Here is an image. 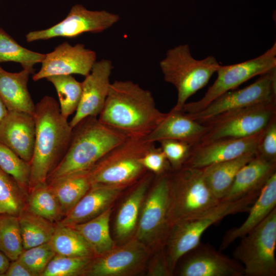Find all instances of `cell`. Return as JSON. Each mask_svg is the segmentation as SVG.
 Masks as SVG:
<instances>
[{
  "instance_id": "1",
  "label": "cell",
  "mask_w": 276,
  "mask_h": 276,
  "mask_svg": "<svg viewBox=\"0 0 276 276\" xmlns=\"http://www.w3.org/2000/svg\"><path fill=\"white\" fill-rule=\"evenodd\" d=\"M165 115L156 107L149 90L132 81L117 80L111 83L98 118L128 138L144 139Z\"/></svg>"
},
{
  "instance_id": "2",
  "label": "cell",
  "mask_w": 276,
  "mask_h": 276,
  "mask_svg": "<svg viewBox=\"0 0 276 276\" xmlns=\"http://www.w3.org/2000/svg\"><path fill=\"white\" fill-rule=\"evenodd\" d=\"M35 141L31 168L29 191L47 182L50 174L59 163L68 147L73 128L61 113L59 103L46 96L36 105L33 113Z\"/></svg>"
},
{
  "instance_id": "3",
  "label": "cell",
  "mask_w": 276,
  "mask_h": 276,
  "mask_svg": "<svg viewBox=\"0 0 276 276\" xmlns=\"http://www.w3.org/2000/svg\"><path fill=\"white\" fill-rule=\"evenodd\" d=\"M127 138L123 133L101 122L98 117L84 119L73 128L67 151L48 177L47 182L90 169Z\"/></svg>"
},
{
  "instance_id": "4",
  "label": "cell",
  "mask_w": 276,
  "mask_h": 276,
  "mask_svg": "<svg viewBox=\"0 0 276 276\" xmlns=\"http://www.w3.org/2000/svg\"><path fill=\"white\" fill-rule=\"evenodd\" d=\"M259 193L234 200H221L209 210L174 224L165 241V255L172 273L180 258L200 243L202 234L210 226L228 215L248 212Z\"/></svg>"
},
{
  "instance_id": "5",
  "label": "cell",
  "mask_w": 276,
  "mask_h": 276,
  "mask_svg": "<svg viewBox=\"0 0 276 276\" xmlns=\"http://www.w3.org/2000/svg\"><path fill=\"white\" fill-rule=\"evenodd\" d=\"M219 65L213 56L201 60L194 58L188 44L168 50L159 66L165 81L177 91L176 103L171 109L181 111L188 99L208 83Z\"/></svg>"
},
{
  "instance_id": "6",
  "label": "cell",
  "mask_w": 276,
  "mask_h": 276,
  "mask_svg": "<svg viewBox=\"0 0 276 276\" xmlns=\"http://www.w3.org/2000/svg\"><path fill=\"white\" fill-rule=\"evenodd\" d=\"M170 175L169 223L202 214L218 204L206 185L202 169L183 166Z\"/></svg>"
},
{
  "instance_id": "7",
  "label": "cell",
  "mask_w": 276,
  "mask_h": 276,
  "mask_svg": "<svg viewBox=\"0 0 276 276\" xmlns=\"http://www.w3.org/2000/svg\"><path fill=\"white\" fill-rule=\"evenodd\" d=\"M154 144L144 139L127 138L89 169L91 185L124 188L145 170L141 159Z\"/></svg>"
},
{
  "instance_id": "8",
  "label": "cell",
  "mask_w": 276,
  "mask_h": 276,
  "mask_svg": "<svg viewBox=\"0 0 276 276\" xmlns=\"http://www.w3.org/2000/svg\"><path fill=\"white\" fill-rule=\"evenodd\" d=\"M276 208L252 230L241 238L233 252L246 276H275Z\"/></svg>"
},
{
  "instance_id": "9",
  "label": "cell",
  "mask_w": 276,
  "mask_h": 276,
  "mask_svg": "<svg viewBox=\"0 0 276 276\" xmlns=\"http://www.w3.org/2000/svg\"><path fill=\"white\" fill-rule=\"evenodd\" d=\"M276 69V43L261 55L240 63L222 65L216 73L214 83L203 97L198 101L186 103L181 110L186 114L201 111L215 99L257 76H260Z\"/></svg>"
},
{
  "instance_id": "10",
  "label": "cell",
  "mask_w": 276,
  "mask_h": 276,
  "mask_svg": "<svg viewBox=\"0 0 276 276\" xmlns=\"http://www.w3.org/2000/svg\"><path fill=\"white\" fill-rule=\"evenodd\" d=\"M276 102L261 103L228 111L202 123L209 129L198 143L223 138H241L256 134L276 118Z\"/></svg>"
},
{
  "instance_id": "11",
  "label": "cell",
  "mask_w": 276,
  "mask_h": 276,
  "mask_svg": "<svg viewBox=\"0 0 276 276\" xmlns=\"http://www.w3.org/2000/svg\"><path fill=\"white\" fill-rule=\"evenodd\" d=\"M170 174L159 175L142 203L135 237L148 247L166 241L169 223Z\"/></svg>"
},
{
  "instance_id": "12",
  "label": "cell",
  "mask_w": 276,
  "mask_h": 276,
  "mask_svg": "<svg viewBox=\"0 0 276 276\" xmlns=\"http://www.w3.org/2000/svg\"><path fill=\"white\" fill-rule=\"evenodd\" d=\"M269 102H276V69L260 75L244 88L226 92L201 111L187 114L202 123L228 111Z\"/></svg>"
},
{
  "instance_id": "13",
  "label": "cell",
  "mask_w": 276,
  "mask_h": 276,
  "mask_svg": "<svg viewBox=\"0 0 276 276\" xmlns=\"http://www.w3.org/2000/svg\"><path fill=\"white\" fill-rule=\"evenodd\" d=\"M119 19L118 14L105 10H89L82 5L76 4L63 20L48 29L31 31L26 34V39L31 42L59 37L74 38L84 33H101Z\"/></svg>"
},
{
  "instance_id": "14",
  "label": "cell",
  "mask_w": 276,
  "mask_h": 276,
  "mask_svg": "<svg viewBox=\"0 0 276 276\" xmlns=\"http://www.w3.org/2000/svg\"><path fill=\"white\" fill-rule=\"evenodd\" d=\"M147 246L133 237L125 244L94 257L83 275L127 276L140 272L148 259Z\"/></svg>"
},
{
  "instance_id": "15",
  "label": "cell",
  "mask_w": 276,
  "mask_h": 276,
  "mask_svg": "<svg viewBox=\"0 0 276 276\" xmlns=\"http://www.w3.org/2000/svg\"><path fill=\"white\" fill-rule=\"evenodd\" d=\"M95 51L82 43L74 45L64 42L51 52L45 54L38 72L32 77L34 81L56 75L78 74L86 76L96 62Z\"/></svg>"
},
{
  "instance_id": "16",
  "label": "cell",
  "mask_w": 276,
  "mask_h": 276,
  "mask_svg": "<svg viewBox=\"0 0 276 276\" xmlns=\"http://www.w3.org/2000/svg\"><path fill=\"white\" fill-rule=\"evenodd\" d=\"M264 130L247 137L223 138L197 144L192 147L183 166L202 169L211 164L233 159L248 153H256Z\"/></svg>"
},
{
  "instance_id": "17",
  "label": "cell",
  "mask_w": 276,
  "mask_h": 276,
  "mask_svg": "<svg viewBox=\"0 0 276 276\" xmlns=\"http://www.w3.org/2000/svg\"><path fill=\"white\" fill-rule=\"evenodd\" d=\"M201 242L188 252L179 267V276H243L244 269L235 259Z\"/></svg>"
},
{
  "instance_id": "18",
  "label": "cell",
  "mask_w": 276,
  "mask_h": 276,
  "mask_svg": "<svg viewBox=\"0 0 276 276\" xmlns=\"http://www.w3.org/2000/svg\"><path fill=\"white\" fill-rule=\"evenodd\" d=\"M113 66L110 60L96 61L82 83V95L78 107L70 122L73 128L89 117H98L104 105L111 82Z\"/></svg>"
},
{
  "instance_id": "19",
  "label": "cell",
  "mask_w": 276,
  "mask_h": 276,
  "mask_svg": "<svg viewBox=\"0 0 276 276\" xmlns=\"http://www.w3.org/2000/svg\"><path fill=\"white\" fill-rule=\"evenodd\" d=\"M36 125L33 114L8 111L0 124V143L30 164L33 154Z\"/></svg>"
},
{
  "instance_id": "20",
  "label": "cell",
  "mask_w": 276,
  "mask_h": 276,
  "mask_svg": "<svg viewBox=\"0 0 276 276\" xmlns=\"http://www.w3.org/2000/svg\"><path fill=\"white\" fill-rule=\"evenodd\" d=\"M209 127L181 111L171 110L144 140L155 143L164 140L187 142L193 146L197 144L207 132Z\"/></svg>"
},
{
  "instance_id": "21",
  "label": "cell",
  "mask_w": 276,
  "mask_h": 276,
  "mask_svg": "<svg viewBox=\"0 0 276 276\" xmlns=\"http://www.w3.org/2000/svg\"><path fill=\"white\" fill-rule=\"evenodd\" d=\"M123 188L91 185L87 192L57 224L73 226L94 218L111 206Z\"/></svg>"
},
{
  "instance_id": "22",
  "label": "cell",
  "mask_w": 276,
  "mask_h": 276,
  "mask_svg": "<svg viewBox=\"0 0 276 276\" xmlns=\"http://www.w3.org/2000/svg\"><path fill=\"white\" fill-rule=\"evenodd\" d=\"M276 208V172L266 181L259 195L250 206L248 215L239 226L228 229L225 233L220 245V250L227 248L236 240L248 233Z\"/></svg>"
},
{
  "instance_id": "23",
  "label": "cell",
  "mask_w": 276,
  "mask_h": 276,
  "mask_svg": "<svg viewBox=\"0 0 276 276\" xmlns=\"http://www.w3.org/2000/svg\"><path fill=\"white\" fill-rule=\"evenodd\" d=\"M276 163L256 156L237 173L226 195L222 200H231L260 191L268 179L276 172Z\"/></svg>"
},
{
  "instance_id": "24",
  "label": "cell",
  "mask_w": 276,
  "mask_h": 276,
  "mask_svg": "<svg viewBox=\"0 0 276 276\" xmlns=\"http://www.w3.org/2000/svg\"><path fill=\"white\" fill-rule=\"evenodd\" d=\"M30 74L25 69L17 73L9 72L0 65V98L8 111H22L33 115L35 105L28 88Z\"/></svg>"
},
{
  "instance_id": "25",
  "label": "cell",
  "mask_w": 276,
  "mask_h": 276,
  "mask_svg": "<svg viewBox=\"0 0 276 276\" xmlns=\"http://www.w3.org/2000/svg\"><path fill=\"white\" fill-rule=\"evenodd\" d=\"M151 180V175L144 176L120 206L114 223V233L119 239L128 238L136 229L141 206Z\"/></svg>"
},
{
  "instance_id": "26",
  "label": "cell",
  "mask_w": 276,
  "mask_h": 276,
  "mask_svg": "<svg viewBox=\"0 0 276 276\" xmlns=\"http://www.w3.org/2000/svg\"><path fill=\"white\" fill-rule=\"evenodd\" d=\"M255 156V152H250L235 159L215 163L202 168L204 181L218 199L221 200L225 197L239 170Z\"/></svg>"
},
{
  "instance_id": "27",
  "label": "cell",
  "mask_w": 276,
  "mask_h": 276,
  "mask_svg": "<svg viewBox=\"0 0 276 276\" xmlns=\"http://www.w3.org/2000/svg\"><path fill=\"white\" fill-rule=\"evenodd\" d=\"M65 217L91 186L89 170L71 173L48 183Z\"/></svg>"
},
{
  "instance_id": "28",
  "label": "cell",
  "mask_w": 276,
  "mask_h": 276,
  "mask_svg": "<svg viewBox=\"0 0 276 276\" xmlns=\"http://www.w3.org/2000/svg\"><path fill=\"white\" fill-rule=\"evenodd\" d=\"M111 208V206L88 221L71 226L83 237L93 249L95 257L102 255L116 247L109 232Z\"/></svg>"
},
{
  "instance_id": "29",
  "label": "cell",
  "mask_w": 276,
  "mask_h": 276,
  "mask_svg": "<svg viewBox=\"0 0 276 276\" xmlns=\"http://www.w3.org/2000/svg\"><path fill=\"white\" fill-rule=\"evenodd\" d=\"M48 243L56 255L73 257H95L93 249L83 237L71 226L56 224Z\"/></svg>"
},
{
  "instance_id": "30",
  "label": "cell",
  "mask_w": 276,
  "mask_h": 276,
  "mask_svg": "<svg viewBox=\"0 0 276 276\" xmlns=\"http://www.w3.org/2000/svg\"><path fill=\"white\" fill-rule=\"evenodd\" d=\"M18 217L24 249L49 242L56 227L53 223L33 213L26 206Z\"/></svg>"
},
{
  "instance_id": "31",
  "label": "cell",
  "mask_w": 276,
  "mask_h": 276,
  "mask_svg": "<svg viewBox=\"0 0 276 276\" xmlns=\"http://www.w3.org/2000/svg\"><path fill=\"white\" fill-rule=\"evenodd\" d=\"M26 208L53 223H57L63 218L59 203L47 182L38 185L29 191Z\"/></svg>"
},
{
  "instance_id": "32",
  "label": "cell",
  "mask_w": 276,
  "mask_h": 276,
  "mask_svg": "<svg viewBox=\"0 0 276 276\" xmlns=\"http://www.w3.org/2000/svg\"><path fill=\"white\" fill-rule=\"evenodd\" d=\"M45 54L28 50L19 44L4 30L0 28V63L12 61L19 63L31 74L34 66L41 63Z\"/></svg>"
},
{
  "instance_id": "33",
  "label": "cell",
  "mask_w": 276,
  "mask_h": 276,
  "mask_svg": "<svg viewBox=\"0 0 276 276\" xmlns=\"http://www.w3.org/2000/svg\"><path fill=\"white\" fill-rule=\"evenodd\" d=\"M54 86L62 116L67 119L76 111L82 95V83L72 75H56L46 78Z\"/></svg>"
},
{
  "instance_id": "34",
  "label": "cell",
  "mask_w": 276,
  "mask_h": 276,
  "mask_svg": "<svg viewBox=\"0 0 276 276\" xmlns=\"http://www.w3.org/2000/svg\"><path fill=\"white\" fill-rule=\"evenodd\" d=\"M27 198L16 180L0 168V215L18 216L26 206Z\"/></svg>"
},
{
  "instance_id": "35",
  "label": "cell",
  "mask_w": 276,
  "mask_h": 276,
  "mask_svg": "<svg viewBox=\"0 0 276 276\" xmlns=\"http://www.w3.org/2000/svg\"><path fill=\"white\" fill-rule=\"evenodd\" d=\"M18 217L0 215V251L11 261L17 259L24 250Z\"/></svg>"
},
{
  "instance_id": "36",
  "label": "cell",
  "mask_w": 276,
  "mask_h": 276,
  "mask_svg": "<svg viewBox=\"0 0 276 276\" xmlns=\"http://www.w3.org/2000/svg\"><path fill=\"white\" fill-rule=\"evenodd\" d=\"M0 168L16 180L28 196L31 173L30 164L1 143Z\"/></svg>"
},
{
  "instance_id": "37",
  "label": "cell",
  "mask_w": 276,
  "mask_h": 276,
  "mask_svg": "<svg viewBox=\"0 0 276 276\" xmlns=\"http://www.w3.org/2000/svg\"><path fill=\"white\" fill-rule=\"evenodd\" d=\"M93 258L55 255L41 276L83 275L86 268Z\"/></svg>"
},
{
  "instance_id": "38",
  "label": "cell",
  "mask_w": 276,
  "mask_h": 276,
  "mask_svg": "<svg viewBox=\"0 0 276 276\" xmlns=\"http://www.w3.org/2000/svg\"><path fill=\"white\" fill-rule=\"evenodd\" d=\"M56 255L49 243L24 249L18 259L34 276H41Z\"/></svg>"
},
{
  "instance_id": "39",
  "label": "cell",
  "mask_w": 276,
  "mask_h": 276,
  "mask_svg": "<svg viewBox=\"0 0 276 276\" xmlns=\"http://www.w3.org/2000/svg\"><path fill=\"white\" fill-rule=\"evenodd\" d=\"M158 143L173 170L183 166L193 147L187 142L175 140H164Z\"/></svg>"
},
{
  "instance_id": "40",
  "label": "cell",
  "mask_w": 276,
  "mask_h": 276,
  "mask_svg": "<svg viewBox=\"0 0 276 276\" xmlns=\"http://www.w3.org/2000/svg\"><path fill=\"white\" fill-rule=\"evenodd\" d=\"M256 155L266 160L276 163V118L264 129L257 146Z\"/></svg>"
},
{
  "instance_id": "41",
  "label": "cell",
  "mask_w": 276,
  "mask_h": 276,
  "mask_svg": "<svg viewBox=\"0 0 276 276\" xmlns=\"http://www.w3.org/2000/svg\"><path fill=\"white\" fill-rule=\"evenodd\" d=\"M141 161L145 169L158 175L168 173V170L171 169L160 147L157 148L154 144L143 155Z\"/></svg>"
},
{
  "instance_id": "42",
  "label": "cell",
  "mask_w": 276,
  "mask_h": 276,
  "mask_svg": "<svg viewBox=\"0 0 276 276\" xmlns=\"http://www.w3.org/2000/svg\"><path fill=\"white\" fill-rule=\"evenodd\" d=\"M150 275H170V270L166 258L165 252H160L156 257L148 271Z\"/></svg>"
},
{
  "instance_id": "43",
  "label": "cell",
  "mask_w": 276,
  "mask_h": 276,
  "mask_svg": "<svg viewBox=\"0 0 276 276\" xmlns=\"http://www.w3.org/2000/svg\"><path fill=\"white\" fill-rule=\"evenodd\" d=\"M2 276H34L33 273L18 259L10 263L6 272Z\"/></svg>"
},
{
  "instance_id": "44",
  "label": "cell",
  "mask_w": 276,
  "mask_h": 276,
  "mask_svg": "<svg viewBox=\"0 0 276 276\" xmlns=\"http://www.w3.org/2000/svg\"><path fill=\"white\" fill-rule=\"evenodd\" d=\"M10 264V260L0 251V276H2L7 271Z\"/></svg>"
},
{
  "instance_id": "45",
  "label": "cell",
  "mask_w": 276,
  "mask_h": 276,
  "mask_svg": "<svg viewBox=\"0 0 276 276\" xmlns=\"http://www.w3.org/2000/svg\"><path fill=\"white\" fill-rule=\"evenodd\" d=\"M8 110L0 98V124L4 117L6 116Z\"/></svg>"
}]
</instances>
